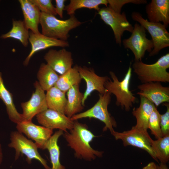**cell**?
<instances>
[{
	"label": "cell",
	"instance_id": "obj_1",
	"mask_svg": "<svg viewBox=\"0 0 169 169\" xmlns=\"http://www.w3.org/2000/svg\"><path fill=\"white\" fill-rule=\"evenodd\" d=\"M63 135L68 146L74 151L76 157L91 161L96 157L102 156L103 151L95 150L90 146L91 142L97 136L88 129L86 124L74 120L72 129Z\"/></svg>",
	"mask_w": 169,
	"mask_h": 169
},
{
	"label": "cell",
	"instance_id": "obj_2",
	"mask_svg": "<svg viewBox=\"0 0 169 169\" xmlns=\"http://www.w3.org/2000/svg\"><path fill=\"white\" fill-rule=\"evenodd\" d=\"M131 64L122 80L120 81L115 73L110 71L109 74L112 80L109 78L104 85L108 92L115 96L116 105L126 111L131 110L137 100L129 88L132 70Z\"/></svg>",
	"mask_w": 169,
	"mask_h": 169
},
{
	"label": "cell",
	"instance_id": "obj_3",
	"mask_svg": "<svg viewBox=\"0 0 169 169\" xmlns=\"http://www.w3.org/2000/svg\"><path fill=\"white\" fill-rule=\"evenodd\" d=\"M133 72L142 83L150 82H169V54L161 56L154 63L147 64L142 61H135Z\"/></svg>",
	"mask_w": 169,
	"mask_h": 169
},
{
	"label": "cell",
	"instance_id": "obj_4",
	"mask_svg": "<svg viewBox=\"0 0 169 169\" xmlns=\"http://www.w3.org/2000/svg\"><path fill=\"white\" fill-rule=\"evenodd\" d=\"M83 23L79 21L74 14L65 20H60L55 16L41 12L40 20L43 35L50 38L67 41L69 32Z\"/></svg>",
	"mask_w": 169,
	"mask_h": 169
},
{
	"label": "cell",
	"instance_id": "obj_5",
	"mask_svg": "<svg viewBox=\"0 0 169 169\" xmlns=\"http://www.w3.org/2000/svg\"><path fill=\"white\" fill-rule=\"evenodd\" d=\"M111 95L106 90L104 94H99V100L93 106L84 112L73 115L71 119L73 121L87 118L97 119L104 123L103 131L109 129L111 133L114 131L113 127H116L117 124L108 111V106L111 100Z\"/></svg>",
	"mask_w": 169,
	"mask_h": 169
},
{
	"label": "cell",
	"instance_id": "obj_6",
	"mask_svg": "<svg viewBox=\"0 0 169 169\" xmlns=\"http://www.w3.org/2000/svg\"><path fill=\"white\" fill-rule=\"evenodd\" d=\"M131 16L133 20L138 22L151 35L154 47L149 56L157 54L161 50L169 46V33L162 23L150 22L137 12H133Z\"/></svg>",
	"mask_w": 169,
	"mask_h": 169
},
{
	"label": "cell",
	"instance_id": "obj_7",
	"mask_svg": "<svg viewBox=\"0 0 169 169\" xmlns=\"http://www.w3.org/2000/svg\"><path fill=\"white\" fill-rule=\"evenodd\" d=\"M10 143L8 146L14 148L15 151V159H17L20 155H24L26 156V161L29 164L33 159L39 161L45 169H51L47 165L46 161L43 158L38 151V148L33 141L25 137L18 131L11 133Z\"/></svg>",
	"mask_w": 169,
	"mask_h": 169
},
{
	"label": "cell",
	"instance_id": "obj_8",
	"mask_svg": "<svg viewBox=\"0 0 169 169\" xmlns=\"http://www.w3.org/2000/svg\"><path fill=\"white\" fill-rule=\"evenodd\" d=\"M111 134L116 140L122 141L124 146H131L142 149L147 152L155 161L158 162L152 149L153 140L147 131L139 129L133 126L130 130L122 132L114 131Z\"/></svg>",
	"mask_w": 169,
	"mask_h": 169
},
{
	"label": "cell",
	"instance_id": "obj_9",
	"mask_svg": "<svg viewBox=\"0 0 169 169\" xmlns=\"http://www.w3.org/2000/svg\"><path fill=\"white\" fill-rule=\"evenodd\" d=\"M145 29L141 25L136 23L130 37L123 41L125 49H129L133 53L135 61H141L146 51L150 53L154 45L151 40L146 38Z\"/></svg>",
	"mask_w": 169,
	"mask_h": 169
},
{
	"label": "cell",
	"instance_id": "obj_10",
	"mask_svg": "<svg viewBox=\"0 0 169 169\" xmlns=\"http://www.w3.org/2000/svg\"><path fill=\"white\" fill-rule=\"evenodd\" d=\"M98 12L100 18L111 28L115 42L120 46L124 32L127 31L131 33L134 28L127 20L125 13H117L108 6L100 8Z\"/></svg>",
	"mask_w": 169,
	"mask_h": 169
},
{
	"label": "cell",
	"instance_id": "obj_11",
	"mask_svg": "<svg viewBox=\"0 0 169 169\" xmlns=\"http://www.w3.org/2000/svg\"><path fill=\"white\" fill-rule=\"evenodd\" d=\"M34 86L35 91L30 99L21 104L23 111L21 114L23 120L32 121L33 117L48 109L44 91L38 81L34 82Z\"/></svg>",
	"mask_w": 169,
	"mask_h": 169
},
{
	"label": "cell",
	"instance_id": "obj_12",
	"mask_svg": "<svg viewBox=\"0 0 169 169\" xmlns=\"http://www.w3.org/2000/svg\"><path fill=\"white\" fill-rule=\"evenodd\" d=\"M38 122L43 126L53 130L59 129L65 132L73 127L74 121L65 114L49 109L37 115Z\"/></svg>",
	"mask_w": 169,
	"mask_h": 169
},
{
	"label": "cell",
	"instance_id": "obj_13",
	"mask_svg": "<svg viewBox=\"0 0 169 169\" xmlns=\"http://www.w3.org/2000/svg\"><path fill=\"white\" fill-rule=\"evenodd\" d=\"M18 131L35 141L38 148L45 149V144L52 135L53 130L37 125L32 121L23 120L17 124Z\"/></svg>",
	"mask_w": 169,
	"mask_h": 169
},
{
	"label": "cell",
	"instance_id": "obj_14",
	"mask_svg": "<svg viewBox=\"0 0 169 169\" xmlns=\"http://www.w3.org/2000/svg\"><path fill=\"white\" fill-rule=\"evenodd\" d=\"M79 71L81 79H84L86 84V89L82 100V104L84 106L85 100L93 91H97L100 94L105 92L104 85L110 78L107 76H99L93 68L85 66H79Z\"/></svg>",
	"mask_w": 169,
	"mask_h": 169
},
{
	"label": "cell",
	"instance_id": "obj_15",
	"mask_svg": "<svg viewBox=\"0 0 169 169\" xmlns=\"http://www.w3.org/2000/svg\"><path fill=\"white\" fill-rule=\"evenodd\" d=\"M44 59L47 64L60 75L71 69L73 64L71 53L64 48L58 50L50 49L44 55Z\"/></svg>",
	"mask_w": 169,
	"mask_h": 169
},
{
	"label": "cell",
	"instance_id": "obj_16",
	"mask_svg": "<svg viewBox=\"0 0 169 169\" xmlns=\"http://www.w3.org/2000/svg\"><path fill=\"white\" fill-rule=\"evenodd\" d=\"M137 88L140 91L137 94L151 102L156 107L162 103L169 102V87L163 86L160 82L142 83Z\"/></svg>",
	"mask_w": 169,
	"mask_h": 169
},
{
	"label": "cell",
	"instance_id": "obj_17",
	"mask_svg": "<svg viewBox=\"0 0 169 169\" xmlns=\"http://www.w3.org/2000/svg\"><path fill=\"white\" fill-rule=\"evenodd\" d=\"M28 41L31 44V49L29 54L23 62V64L27 66L33 55L36 52L53 47L65 48L69 46L67 41L50 38L42 33H35L29 32Z\"/></svg>",
	"mask_w": 169,
	"mask_h": 169
},
{
	"label": "cell",
	"instance_id": "obj_18",
	"mask_svg": "<svg viewBox=\"0 0 169 169\" xmlns=\"http://www.w3.org/2000/svg\"><path fill=\"white\" fill-rule=\"evenodd\" d=\"M146 11L149 21L161 23L167 28L169 24V0H152L146 5Z\"/></svg>",
	"mask_w": 169,
	"mask_h": 169
},
{
	"label": "cell",
	"instance_id": "obj_19",
	"mask_svg": "<svg viewBox=\"0 0 169 169\" xmlns=\"http://www.w3.org/2000/svg\"><path fill=\"white\" fill-rule=\"evenodd\" d=\"M22 11L23 22L26 28L35 33H40L38 26L40 23L41 12L30 0H19Z\"/></svg>",
	"mask_w": 169,
	"mask_h": 169
},
{
	"label": "cell",
	"instance_id": "obj_20",
	"mask_svg": "<svg viewBox=\"0 0 169 169\" xmlns=\"http://www.w3.org/2000/svg\"><path fill=\"white\" fill-rule=\"evenodd\" d=\"M140 97L139 106L134 108L132 111V115L136 120V124L134 126L139 129L147 131L149 117L156 107L153 103L146 98L141 96Z\"/></svg>",
	"mask_w": 169,
	"mask_h": 169
},
{
	"label": "cell",
	"instance_id": "obj_21",
	"mask_svg": "<svg viewBox=\"0 0 169 169\" xmlns=\"http://www.w3.org/2000/svg\"><path fill=\"white\" fill-rule=\"evenodd\" d=\"M79 84L73 86L67 92V102L64 113L70 118L80 113L84 109V106L82 104L83 94L79 90Z\"/></svg>",
	"mask_w": 169,
	"mask_h": 169
},
{
	"label": "cell",
	"instance_id": "obj_22",
	"mask_svg": "<svg viewBox=\"0 0 169 169\" xmlns=\"http://www.w3.org/2000/svg\"><path fill=\"white\" fill-rule=\"evenodd\" d=\"M0 99L6 106L7 112L10 120L17 124L23 121L21 114L16 108L12 94L6 87L0 72Z\"/></svg>",
	"mask_w": 169,
	"mask_h": 169
},
{
	"label": "cell",
	"instance_id": "obj_23",
	"mask_svg": "<svg viewBox=\"0 0 169 169\" xmlns=\"http://www.w3.org/2000/svg\"><path fill=\"white\" fill-rule=\"evenodd\" d=\"M46 99L48 109L64 114L67 102L65 93L54 86L47 91Z\"/></svg>",
	"mask_w": 169,
	"mask_h": 169
},
{
	"label": "cell",
	"instance_id": "obj_24",
	"mask_svg": "<svg viewBox=\"0 0 169 169\" xmlns=\"http://www.w3.org/2000/svg\"><path fill=\"white\" fill-rule=\"evenodd\" d=\"M64 134V131L59 130L56 131L46 143L45 149H47L50 155L52 165L51 169H66L60 161V151L58 141L59 137Z\"/></svg>",
	"mask_w": 169,
	"mask_h": 169
},
{
	"label": "cell",
	"instance_id": "obj_25",
	"mask_svg": "<svg viewBox=\"0 0 169 169\" xmlns=\"http://www.w3.org/2000/svg\"><path fill=\"white\" fill-rule=\"evenodd\" d=\"M59 76L48 64L44 63L41 64L37 74L39 84L44 91H47L55 85Z\"/></svg>",
	"mask_w": 169,
	"mask_h": 169
},
{
	"label": "cell",
	"instance_id": "obj_26",
	"mask_svg": "<svg viewBox=\"0 0 169 169\" xmlns=\"http://www.w3.org/2000/svg\"><path fill=\"white\" fill-rule=\"evenodd\" d=\"M81 79L79 71V66L75 65L64 74L59 76L54 86L66 93L73 86L79 84Z\"/></svg>",
	"mask_w": 169,
	"mask_h": 169
},
{
	"label": "cell",
	"instance_id": "obj_27",
	"mask_svg": "<svg viewBox=\"0 0 169 169\" xmlns=\"http://www.w3.org/2000/svg\"><path fill=\"white\" fill-rule=\"evenodd\" d=\"M12 24V27L10 30L2 35L1 38L3 39L11 38L18 40L24 46L27 47L29 38V32L23 21L13 19Z\"/></svg>",
	"mask_w": 169,
	"mask_h": 169
},
{
	"label": "cell",
	"instance_id": "obj_28",
	"mask_svg": "<svg viewBox=\"0 0 169 169\" xmlns=\"http://www.w3.org/2000/svg\"><path fill=\"white\" fill-rule=\"evenodd\" d=\"M107 0H70L69 3L65 6L64 10L68 14L74 15L76 11L81 8L94 9L98 11L100 8V5L108 7Z\"/></svg>",
	"mask_w": 169,
	"mask_h": 169
},
{
	"label": "cell",
	"instance_id": "obj_29",
	"mask_svg": "<svg viewBox=\"0 0 169 169\" xmlns=\"http://www.w3.org/2000/svg\"><path fill=\"white\" fill-rule=\"evenodd\" d=\"M151 147L157 160L166 164L169 160V134L153 140Z\"/></svg>",
	"mask_w": 169,
	"mask_h": 169
},
{
	"label": "cell",
	"instance_id": "obj_30",
	"mask_svg": "<svg viewBox=\"0 0 169 169\" xmlns=\"http://www.w3.org/2000/svg\"><path fill=\"white\" fill-rule=\"evenodd\" d=\"M160 115L156 107L151 114L148 122V129L156 139L163 136L160 125Z\"/></svg>",
	"mask_w": 169,
	"mask_h": 169
},
{
	"label": "cell",
	"instance_id": "obj_31",
	"mask_svg": "<svg viewBox=\"0 0 169 169\" xmlns=\"http://www.w3.org/2000/svg\"><path fill=\"white\" fill-rule=\"evenodd\" d=\"M42 13L56 16L55 7L53 5L51 0H30Z\"/></svg>",
	"mask_w": 169,
	"mask_h": 169
},
{
	"label": "cell",
	"instance_id": "obj_32",
	"mask_svg": "<svg viewBox=\"0 0 169 169\" xmlns=\"http://www.w3.org/2000/svg\"><path fill=\"white\" fill-rule=\"evenodd\" d=\"M108 6L115 12L120 13L121 9L123 6L128 3L135 4H145L147 3L146 0H107Z\"/></svg>",
	"mask_w": 169,
	"mask_h": 169
},
{
	"label": "cell",
	"instance_id": "obj_33",
	"mask_svg": "<svg viewBox=\"0 0 169 169\" xmlns=\"http://www.w3.org/2000/svg\"><path fill=\"white\" fill-rule=\"evenodd\" d=\"M165 105L167 110L165 113L160 115V125L163 136L169 134V103H166Z\"/></svg>",
	"mask_w": 169,
	"mask_h": 169
},
{
	"label": "cell",
	"instance_id": "obj_34",
	"mask_svg": "<svg viewBox=\"0 0 169 169\" xmlns=\"http://www.w3.org/2000/svg\"><path fill=\"white\" fill-rule=\"evenodd\" d=\"M65 0H55V10L57 14H58L61 18H63V11L64 10Z\"/></svg>",
	"mask_w": 169,
	"mask_h": 169
},
{
	"label": "cell",
	"instance_id": "obj_35",
	"mask_svg": "<svg viewBox=\"0 0 169 169\" xmlns=\"http://www.w3.org/2000/svg\"><path fill=\"white\" fill-rule=\"evenodd\" d=\"M142 169H157L156 165L154 162H150L144 166Z\"/></svg>",
	"mask_w": 169,
	"mask_h": 169
},
{
	"label": "cell",
	"instance_id": "obj_36",
	"mask_svg": "<svg viewBox=\"0 0 169 169\" xmlns=\"http://www.w3.org/2000/svg\"><path fill=\"white\" fill-rule=\"evenodd\" d=\"M157 169H169L166 164L160 163L159 165H156Z\"/></svg>",
	"mask_w": 169,
	"mask_h": 169
},
{
	"label": "cell",
	"instance_id": "obj_37",
	"mask_svg": "<svg viewBox=\"0 0 169 169\" xmlns=\"http://www.w3.org/2000/svg\"><path fill=\"white\" fill-rule=\"evenodd\" d=\"M3 159V155L2 152V149L1 147V145L0 144V164L1 163Z\"/></svg>",
	"mask_w": 169,
	"mask_h": 169
}]
</instances>
